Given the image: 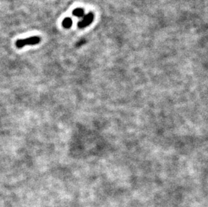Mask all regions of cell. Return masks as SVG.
Listing matches in <instances>:
<instances>
[{
  "mask_svg": "<svg viewBox=\"0 0 208 207\" xmlns=\"http://www.w3.org/2000/svg\"><path fill=\"white\" fill-rule=\"evenodd\" d=\"M62 26L66 29L70 28L72 26V20L71 18L66 17L62 22Z\"/></svg>",
  "mask_w": 208,
  "mask_h": 207,
  "instance_id": "obj_4",
  "label": "cell"
},
{
  "mask_svg": "<svg viewBox=\"0 0 208 207\" xmlns=\"http://www.w3.org/2000/svg\"><path fill=\"white\" fill-rule=\"evenodd\" d=\"M94 16L92 12H89L87 14L84 15L82 18V19L78 23V27L79 28H84L92 24V22L94 20Z\"/></svg>",
  "mask_w": 208,
  "mask_h": 207,
  "instance_id": "obj_2",
  "label": "cell"
},
{
  "mask_svg": "<svg viewBox=\"0 0 208 207\" xmlns=\"http://www.w3.org/2000/svg\"><path fill=\"white\" fill-rule=\"evenodd\" d=\"M72 14H73V16H74L75 17L83 18L84 16V9L80 8H75V10H74L73 12H72Z\"/></svg>",
  "mask_w": 208,
  "mask_h": 207,
  "instance_id": "obj_3",
  "label": "cell"
},
{
  "mask_svg": "<svg viewBox=\"0 0 208 207\" xmlns=\"http://www.w3.org/2000/svg\"><path fill=\"white\" fill-rule=\"evenodd\" d=\"M40 42V39L39 36H32L27 39H19L16 42V46L18 48H22L27 45L37 44Z\"/></svg>",
  "mask_w": 208,
  "mask_h": 207,
  "instance_id": "obj_1",
  "label": "cell"
}]
</instances>
